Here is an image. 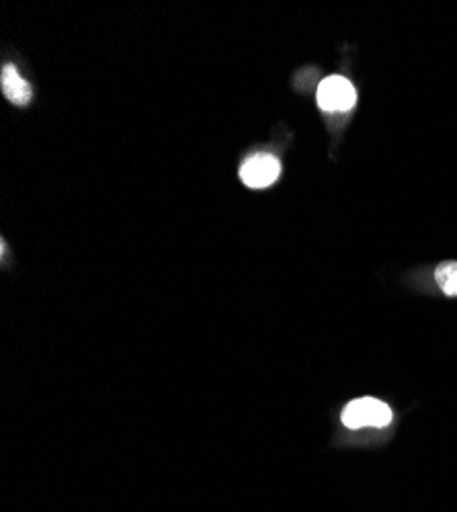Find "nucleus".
<instances>
[{
  "label": "nucleus",
  "mask_w": 457,
  "mask_h": 512,
  "mask_svg": "<svg viewBox=\"0 0 457 512\" xmlns=\"http://www.w3.org/2000/svg\"><path fill=\"white\" fill-rule=\"evenodd\" d=\"M0 87H3L5 97L17 107H25L33 99L31 84L19 74L17 66L13 64H7L3 68V74H0Z\"/></svg>",
  "instance_id": "obj_4"
},
{
  "label": "nucleus",
  "mask_w": 457,
  "mask_h": 512,
  "mask_svg": "<svg viewBox=\"0 0 457 512\" xmlns=\"http://www.w3.org/2000/svg\"><path fill=\"white\" fill-rule=\"evenodd\" d=\"M316 99L322 111L341 113L349 111L357 103V91L345 76H328L320 82Z\"/></svg>",
  "instance_id": "obj_2"
},
{
  "label": "nucleus",
  "mask_w": 457,
  "mask_h": 512,
  "mask_svg": "<svg viewBox=\"0 0 457 512\" xmlns=\"http://www.w3.org/2000/svg\"><path fill=\"white\" fill-rule=\"evenodd\" d=\"M392 422V410L388 404L376 398H357L347 404L343 410V424L351 431L365 429V426H373V429H384Z\"/></svg>",
  "instance_id": "obj_1"
},
{
  "label": "nucleus",
  "mask_w": 457,
  "mask_h": 512,
  "mask_svg": "<svg viewBox=\"0 0 457 512\" xmlns=\"http://www.w3.org/2000/svg\"><path fill=\"white\" fill-rule=\"evenodd\" d=\"M435 279L445 295H457V263H441L435 269Z\"/></svg>",
  "instance_id": "obj_5"
},
{
  "label": "nucleus",
  "mask_w": 457,
  "mask_h": 512,
  "mask_svg": "<svg viewBox=\"0 0 457 512\" xmlns=\"http://www.w3.org/2000/svg\"><path fill=\"white\" fill-rule=\"evenodd\" d=\"M281 175V164L273 154H255L240 166V179L251 189L271 187Z\"/></svg>",
  "instance_id": "obj_3"
}]
</instances>
